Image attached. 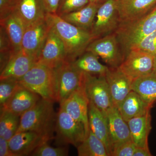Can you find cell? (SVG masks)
<instances>
[{
	"label": "cell",
	"instance_id": "9",
	"mask_svg": "<svg viewBox=\"0 0 156 156\" xmlns=\"http://www.w3.org/2000/svg\"><path fill=\"white\" fill-rule=\"evenodd\" d=\"M120 22L117 0H107L98 8L91 33L99 38L115 32Z\"/></svg>",
	"mask_w": 156,
	"mask_h": 156
},
{
	"label": "cell",
	"instance_id": "21",
	"mask_svg": "<svg viewBox=\"0 0 156 156\" xmlns=\"http://www.w3.org/2000/svg\"><path fill=\"white\" fill-rule=\"evenodd\" d=\"M14 13L26 27L44 19L48 14L42 0H17Z\"/></svg>",
	"mask_w": 156,
	"mask_h": 156
},
{
	"label": "cell",
	"instance_id": "29",
	"mask_svg": "<svg viewBox=\"0 0 156 156\" xmlns=\"http://www.w3.org/2000/svg\"><path fill=\"white\" fill-rule=\"evenodd\" d=\"M20 116L6 110H1L0 136L9 140L17 133Z\"/></svg>",
	"mask_w": 156,
	"mask_h": 156
},
{
	"label": "cell",
	"instance_id": "1",
	"mask_svg": "<svg viewBox=\"0 0 156 156\" xmlns=\"http://www.w3.org/2000/svg\"><path fill=\"white\" fill-rule=\"evenodd\" d=\"M46 18L64 44L66 61H75L86 52L89 44L95 40L91 31L70 24L56 13H48Z\"/></svg>",
	"mask_w": 156,
	"mask_h": 156
},
{
	"label": "cell",
	"instance_id": "7",
	"mask_svg": "<svg viewBox=\"0 0 156 156\" xmlns=\"http://www.w3.org/2000/svg\"><path fill=\"white\" fill-rule=\"evenodd\" d=\"M83 82L89 101L101 112L105 113L113 106L105 76L83 73Z\"/></svg>",
	"mask_w": 156,
	"mask_h": 156
},
{
	"label": "cell",
	"instance_id": "3",
	"mask_svg": "<svg viewBox=\"0 0 156 156\" xmlns=\"http://www.w3.org/2000/svg\"><path fill=\"white\" fill-rule=\"evenodd\" d=\"M156 30V6L142 17L120 22L115 33L124 57L133 46Z\"/></svg>",
	"mask_w": 156,
	"mask_h": 156
},
{
	"label": "cell",
	"instance_id": "39",
	"mask_svg": "<svg viewBox=\"0 0 156 156\" xmlns=\"http://www.w3.org/2000/svg\"><path fill=\"white\" fill-rule=\"evenodd\" d=\"M107 0H89L90 3H98V4H102Z\"/></svg>",
	"mask_w": 156,
	"mask_h": 156
},
{
	"label": "cell",
	"instance_id": "18",
	"mask_svg": "<svg viewBox=\"0 0 156 156\" xmlns=\"http://www.w3.org/2000/svg\"><path fill=\"white\" fill-rule=\"evenodd\" d=\"M37 62L36 58L21 49L13 54L6 66L1 71L0 80L8 78L19 80Z\"/></svg>",
	"mask_w": 156,
	"mask_h": 156
},
{
	"label": "cell",
	"instance_id": "13",
	"mask_svg": "<svg viewBox=\"0 0 156 156\" xmlns=\"http://www.w3.org/2000/svg\"><path fill=\"white\" fill-rule=\"evenodd\" d=\"M66 60V53L64 44L51 27L37 62L54 69Z\"/></svg>",
	"mask_w": 156,
	"mask_h": 156
},
{
	"label": "cell",
	"instance_id": "14",
	"mask_svg": "<svg viewBox=\"0 0 156 156\" xmlns=\"http://www.w3.org/2000/svg\"><path fill=\"white\" fill-rule=\"evenodd\" d=\"M50 140L33 131L17 132L9 140L10 150L15 156L31 155L39 146Z\"/></svg>",
	"mask_w": 156,
	"mask_h": 156
},
{
	"label": "cell",
	"instance_id": "10",
	"mask_svg": "<svg viewBox=\"0 0 156 156\" xmlns=\"http://www.w3.org/2000/svg\"><path fill=\"white\" fill-rule=\"evenodd\" d=\"M154 57L142 51L130 50L119 67L132 81L153 72Z\"/></svg>",
	"mask_w": 156,
	"mask_h": 156
},
{
	"label": "cell",
	"instance_id": "30",
	"mask_svg": "<svg viewBox=\"0 0 156 156\" xmlns=\"http://www.w3.org/2000/svg\"><path fill=\"white\" fill-rule=\"evenodd\" d=\"M19 85L18 79L8 78L0 81V107L2 108Z\"/></svg>",
	"mask_w": 156,
	"mask_h": 156
},
{
	"label": "cell",
	"instance_id": "37",
	"mask_svg": "<svg viewBox=\"0 0 156 156\" xmlns=\"http://www.w3.org/2000/svg\"><path fill=\"white\" fill-rule=\"evenodd\" d=\"M0 156H15L9 147V141L0 136Z\"/></svg>",
	"mask_w": 156,
	"mask_h": 156
},
{
	"label": "cell",
	"instance_id": "5",
	"mask_svg": "<svg viewBox=\"0 0 156 156\" xmlns=\"http://www.w3.org/2000/svg\"><path fill=\"white\" fill-rule=\"evenodd\" d=\"M56 101L61 104L83 84V73L65 61L54 69Z\"/></svg>",
	"mask_w": 156,
	"mask_h": 156
},
{
	"label": "cell",
	"instance_id": "26",
	"mask_svg": "<svg viewBox=\"0 0 156 156\" xmlns=\"http://www.w3.org/2000/svg\"><path fill=\"white\" fill-rule=\"evenodd\" d=\"M72 62L76 69L80 72L94 75L105 76L108 68L99 62L97 55L90 51H86Z\"/></svg>",
	"mask_w": 156,
	"mask_h": 156
},
{
	"label": "cell",
	"instance_id": "8",
	"mask_svg": "<svg viewBox=\"0 0 156 156\" xmlns=\"http://www.w3.org/2000/svg\"><path fill=\"white\" fill-rule=\"evenodd\" d=\"M86 51L100 57L110 67H119L124 60V54L115 32L95 39Z\"/></svg>",
	"mask_w": 156,
	"mask_h": 156
},
{
	"label": "cell",
	"instance_id": "22",
	"mask_svg": "<svg viewBox=\"0 0 156 156\" xmlns=\"http://www.w3.org/2000/svg\"><path fill=\"white\" fill-rule=\"evenodd\" d=\"M153 105L131 90L118 108L123 119L127 122L133 118L147 114L150 112Z\"/></svg>",
	"mask_w": 156,
	"mask_h": 156
},
{
	"label": "cell",
	"instance_id": "6",
	"mask_svg": "<svg viewBox=\"0 0 156 156\" xmlns=\"http://www.w3.org/2000/svg\"><path fill=\"white\" fill-rule=\"evenodd\" d=\"M56 141L77 147L87 136L85 128L60 107L56 114L55 130Z\"/></svg>",
	"mask_w": 156,
	"mask_h": 156
},
{
	"label": "cell",
	"instance_id": "31",
	"mask_svg": "<svg viewBox=\"0 0 156 156\" xmlns=\"http://www.w3.org/2000/svg\"><path fill=\"white\" fill-rule=\"evenodd\" d=\"M90 2L89 0H60L56 14L59 16L78 11Z\"/></svg>",
	"mask_w": 156,
	"mask_h": 156
},
{
	"label": "cell",
	"instance_id": "2",
	"mask_svg": "<svg viewBox=\"0 0 156 156\" xmlns=\"http://www.w3.org/2000/svg\"><path fill=\"white\" fill-rule=\"evenodd\" d=\"M54 101L41 98L30 109L20 116L17 132L33 131L46 136L53 138L56 114L53 107Z\"/></svg>",
	"mask_w": 156,
	"mask_h": 156
},
{
	"label": "cell",
	"instance_id": "25",
	"mask_svg": "<svg viewBox=\"0 0 156 156\" xmlns=\"http://www.w3.org/2000/svg\"><path fill=\"white\" fill-rule=\"evenodd\" d=\"M1 26H2L7 32L14 53L22 49V42L26 26L18 16L13 13L5 19L0 20Z\"/></svg>",
	"mask_w": 156,
	"mask_h": 156
},
{
	"label": "cell",
	"instance_id": "15",
	"mask_svg": "<svg viewBox=\"0 0 156 156\" xmlns=\"http://www.w3.org/2000/svg\"><path fill=\"white\" fill-rule=\"evenodd\" d=\"M114 106H119L132 90V81L120 68L108 67L105 75Z\"/></svg>",
	"mask_w": 156,
	"mask_h": 156
},
{
	"label": "cell",
	"instance_id": "17",
	"mask_svg": "<svg viewBox=\"0 0 156 156\" xmlns=\"http://www.w3.org/2000/svg\"><path fill=\"white\" fill-rule=\"evenodd\" d=\"M41 97L19 84L15 92L1 110H6L21 116L30 109Z\"/></svg>",
	"mask_w": 156,
	"mask_h": 156
},
{
	"label": "cell",
	"instance_id": "27",
	"mask_svg": "<svg viewBox=\"0 0 156 156\" xmlns=\"http://www.w3.org/2000/svg\"><path fill=\"white\" fill-rule=\"evenodd\" d=\"M131 88L147 103L153 105L156 101V73L153 72L132 81Z\"/></svg>",
	"mask_w": 156,
	"mask_h": 156
},
{
	"label": "cell",
	"instance_id": "28",
	"mask_svg": "<svg viewBox=\"0 0 156 156\" xmlns=\"http://www.w3.org/2000/svg\"><path fill=\"white\" fill-rule=\"evenodd\" d=\"M77 148L79 156H109L103 143L90 129L88 135Z\"/></svg>",
	"mask_w": 156,
	"mask_h": 156
},
{
	"label": "cell",
	"instance_id": "35",
	"mask_svg": "<svg viewBox=\"0 0 156 156\" xmlns=\"http://www.w3.org/2000/svg\"><path fill=\"white\" fill-rule=\"evenodd\" d=\"M17 0H0V20L14 13Z\"/></svg>",
	"mask_w": 156,
	"mask_h": 156
},
{
	"label": "cell",
	"instance_id": "20",
	"mask_svg": "<svg viewBox=\"0 0 156 156\" xmlns=\"http://www.w3.org/2000/svg\"><path fill=\"white\" fill-rule=\"evenodd\" d=\"M120 22L142 17L156 6V0H117Z\"/></svg>",
	"mask_w": 156,
	"mask_h": 156
},
{
	"label": "cell",
	"instance_id": "24",
	"mask_svg": "<svg viewBox=\"0 0 156 156\" xmlns=\"http://www.w3.org/2000/svg\"><path fill=\"white\" fill-rule=\"evenodd\" d=\"M102 4L90 3L78 11L60 16L77 27L91 32L98 8Z\"/></svg>",
	"mask_w": 156,
	"mask_h": 156
},
{
	"label": "cell",
	"instance_id": "36",
	"mask_svg": "<svg viewBox=\"0 0 156 156\" xmlns=\"http://www.w3.org/2000/svg\"><path fill=\"white\" fill-rule=\"evenodd\" d=\"M42 1L48 14L56 13L60 0H42Z\"/></svg>",
	"mask_w": 156,
	"mask_h": 156
},
{
	"label": "cell",
	"instance_id": "12",
	"mask_svg": "<svg viewBox=\"0 0 156 156\" xmlns=\"http://www.w3.org/2000/svg\"><path fill=\"white\" fill-rule=\"evenodd\" d=\"M89 103L83 82L82 86L60 105V107L76 121L84 126L87 136L90 129L88 116Z\"/></svg>",
	"mask_w": 156,
	"mask_h": 156
},
{
	"label": "cell",
	"instance_id": "34",
	"mask_svg": "<svg viewBox=\"0 0 156 156\" xmlns=\"http://www.w3.org/2000/svg\"><path fill=\"white\" fill-rule=\"evenodd\" d=\"M136 146L132 140L121 144L114 148L112 156H133Z\"/></svg>",
	"mask_w": 156,
	"mask_h": 156
},
{
	"label": "cell",
	"instance_id": "38",
	"mask_svg": "<svg viewBox=\"0 0 156 156\" xmlns=\"http://www.w3.org/2000/svg\"><path fill=\"white\" fill-rule=\"evenodd\" d=\"M152 156L149 148L137 147H136L133 156Z\"/></svg>",
	"mask_w": 156,
	"mask_h": 156
},
{
	"label": "cell",
	"instance_id": "23",
	"mask_svg": "<svg viewBox=\"0 0 156 156\" xmlns=\"http://www.w3.org/2000/svg\"><path fill=\"white\" fill-rule=\"evenodd\" d=\"M131 139L137 147L149 148L148 136L152 129L150 112L127 122Z\"/></svg>",
	"mask_w": 156,
	"mask_h": 156
},
{
	"label": "cell",
	"instance_id": "11",
	"mask_svg": "<svg viewBox=\"0 0 156 156\" xmlns=\"http://www.w3.org/2000/svg\"><path fill=\"white\" fill-rule=\"evenodd\" d=\"M50 29L46 18L26 27L22 49L36 58L37 61Z\"/></svg>",
	"mask_w": 156,
	"mask_h": 156
},
{
	"label": "cell",
	"instance_id": "40",
	"mask_svg": "<svg viewBox=\"0 0 156 156\" xmlns=\"http://www.w3.org/2000/svg\"><path fill=\"white\" fill-rule=\"evenodd\" d=\"M154 72L156 73V56L154 57Z\"/></svg>",
	"mask_w": 156,
	"mask_h": 156
},
{
	"label": "cell",
	"instance_id": "4",
	"mask_svg": "<svg viewBox=\"0 0 156 156\" xmlns=\"http://www.w3.org/2000/svg\"><path fill=\"white\" fill-rule=\"evenodd\" d=\"M18 82L42 98L56 101L54 69L37 62Z\"/></svg>",
	"mask_w": 156,
	"mask_h": 156
},
{
	"label": "cell",
	"instance_id": "33",
	"mask_svg": "<svg viewBox=\"0 0 156 156\" xmlns=\"http://www.w3.org/2000/svg\"><path fill=\"white\" fill-rule=\"evenodd\" d=\"M68 155V149L66 147H53L45 142L35 150L30 156H66Z\"/></svg>",
	"mask_w": 156,
	"mask_h": 156
},
{
	"label": "cell",
	"instance_id": "16",
	"mask_svg": "<svg viewBox=\"0 0 156 156\" xmlns=\"http://www.w3.org/2000/svg\"><path fill=\"white\" fill-rule=\"evenodd\" d=\"M104 113L108 124L112 151L117 146L131 140L128 123L123 119L118 108L113 105Z\"/></svg>",
	"mask_w": 156,
	"mask_h": 156
},
{
	"label": "cell",
	"instance_id": "19",
	"mask_svg": "<svg viewBox=\"0 0 156 156\" xmlns=\"http://www.w3.org/2000/svg\"><path fill=\"white\" fill-rule=\"evenodd\" d=\"M88 116L89 129L103 143L109 156H111L112 145L106 116L90 101Z\"/></svg>",
	"mask_w": 156,
	"mask_h": 156
},
{
	"label": "cell",
	"instance_id": "32",
	"mask_svg": "<svg viewBox=\"0 0 156 156\" xmlns=\"http://www.w3.org/2000/svg\"><path fill=\"white\" fill-rule=\"evenodd\" d=\"M142 51L156 56V30L140 41L131 50ZM129 50V51H130Z\"/></svg>",
	"mask_w": 156,
	"mask_h": 156
}]
</instances>
